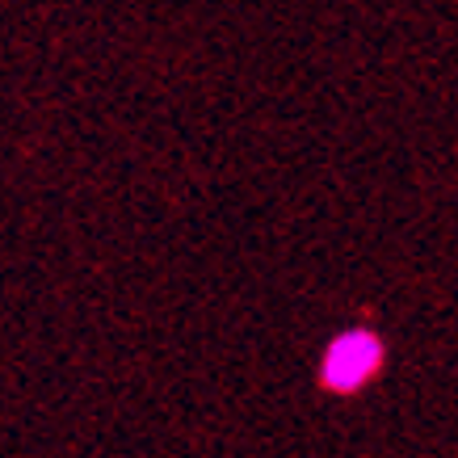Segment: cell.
<instances>
[{"label": "cell", "instance_id": "cell-1", "mask_svg": "<svg viewBox=\"0 0 458 458\" xmlns=\"http://www.w3.org/2000/svg\"><path fill=\"white\" fill-rule=\"evenodd\" d=\"M378 361V345L370 336H345V341H336L333 353H328V366H324V378L333 383V387H358L361 378L375 370Z\"/></svg>", "mask_w": 458, "mask_h": 458}]
</instances>
